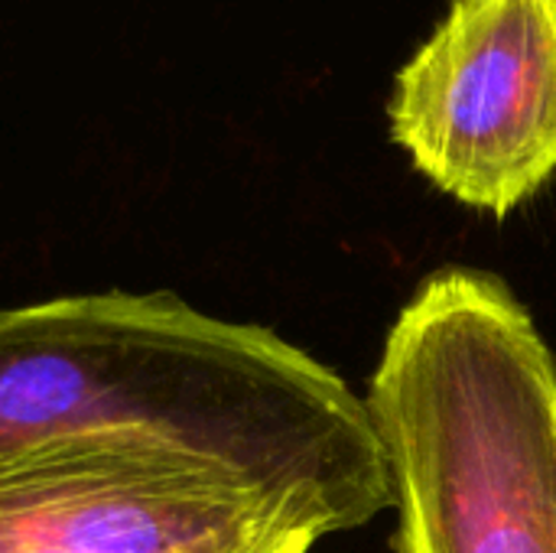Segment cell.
<instances>
[{
    "label": "cell",
    "mask_w": 556,
    "mask_h": 553,
    "mask_svg": "<svg viewBox=\"0 0 556 553\" xmlns=\"http://www.w3.org/2000/svg\"><path fill=\"white\" fill-rule=\"evenodd\" d=\"M388 121L440 192L495 218L521 209L556 176V0H453Z\"/></svg>",
    "instance_id": "obj_3"
},
{
    "label": "cell",
    "mask_w": 556,
    "mask_h": 553,
    "mask_svg": "<svg viewBox=\"0 0 556 553\" xmlns=\"http://www.w3.org/2000/svg\"><path fill=\"white\" fill-rule=\"evenodd\" d=\"M365 407L394 553H556V359L502 277L433 271L391 323Z\"/></svg>",
    "instance_id": "obj_2"
},
{
    "label": "cell",
    "mask_w": 556,
    "mask_h": 553,
    "mask_svg": "<svg viewBox=\"0 0 556 553\" xmlns=\"http://www.w3.org/2000/svg\"><path fill=\"white\" fill-rule=\"evenodd\" d=\"M72 450L199 463L323 535L391 508L365 398L283 336L173 293L0 310V469Z\"/></svg>",
    "instance_id": "obj_1"
},
{
    "label": "cell",
    "mask_w": 556,
    "mask_h": 553,
    "mask_svg": "<svg viewBox=\"0 0 556 553\" xmlns=\"http://www.w3.org/2000/svg\"><path fill=\"white\" fill-rule=\"evenodd\" d=\"M290 508L179 456L72 450L0 469V553H309Z\"/></svg>",
    "instance_id": "obj_4"
}]
</instances>
